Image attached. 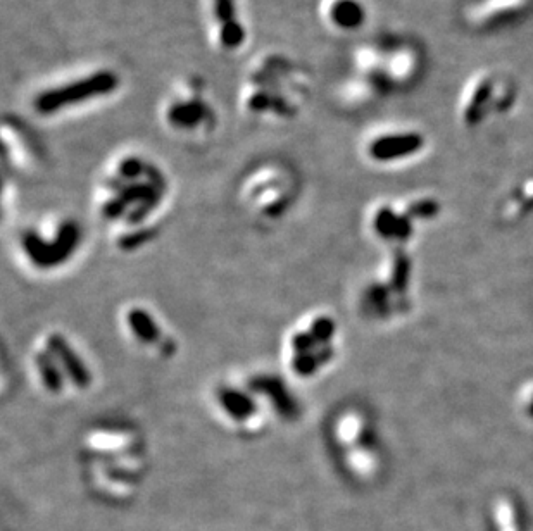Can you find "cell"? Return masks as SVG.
Returning <instances> with one entry per match:
<instances>
[{
    "instance_id": "1",
    "label": "cell",
    "mask_w": 533,
    "mask_h": 531,
    "mask_svg": "<svg viewBox=\"0 0 533 531\" xmlns=\"http://www.w3.org/2000/svg\"><path fill=\"white\" fill-rule=\"evenodd\" d=\"M120 78L113 71H99L94 75L68 83L63 87L52 88L35 99V109L40 114H51L61 111L64 107L75 106L83 100L111 94L118 88Z\"/></svg>"
},
{
    "instance_id": "2",
    "label": "cell",
    "mask_w": 533,
    "mask_h": 531,
    "mask_svg": "<svg viewBox=\"0 0 533 531\" xmlns=\"http://www.w3.org/2000/svg\"><path fill=\"white\" fill-rule=\"evenodd\" d=\"M78 240H80V230L76 223H64L57 232L56 242L52 244H45L44 238H40V235L35 232L25 233L23 249H25L26 256L30 257L37 266L51 268V266L64 263L73 254Z\"/></svg>"
},
{
    "instance_id": "3",
    "label": "cell",
    "mask_w": 533,
    "mask_h": 531,
    "mask_svg": "<svg viewBox=\"0 0 533 531\" xmlns=\"http://www.w3.org/2000/svg\"><path fill=\"white\" fill-rule=\"evenodd\" d=\"M423 138L418 133H397V135H383L370 144V156L377 161H394L399 157L414 154L421 149Z\"/></svg>"
},
{
    "instance_id": "4",
    "label": "cell",
    "mask_w": 533,
    "mask_h": 531,
    "mask_svg": "<svg viewBox=\"0 0 533 531\" xmlns=\"http://www.w3.org/2000/svg\"><path fill=\"white\" fill-rule=\"evenodd\" d=\"M49 352L56 357L59 363L63 364V369L68 373L69 380L75 383L78 388H87L92 382V376L88 371L87 366L83 364L82 359L76 356L75 350L71 349V345L64 340L63 335L54 333L49 337L47 342Z\"/></svg>"
},
{
    "instance_id": "5",
    "label": "cell",
    "mask_w": 533,
    "mask_h": 531,
    "mask_svg": "<svg viewBox=\"0 0 533 531\" xmlns=\"http://www.w3.org/2000/svg\"><path fill=\"white\" fill-rule=\"evenodd\" d=\"M251 387L259 394L268 395L275 406V411H278V414L283 418L294 419L299 416L297 402L289 394L285 385L275 376H258L256 380H252Z\"/></svg>"
},
{
    "instance_id": "6",
    "label": "cell",
    "mask_w": 533,
    "mask_h": 531,
    "mask_svg": "<svg viewBox=\"0 0 533 531\" xmlns=\"http://www.w3.org/2000/svg\"><path fill=\"white\" fill-rule=\"evenodd\" d=\"M218 402L223 407V411L230 418L237 419V421H245V419L251 418L252 414L256 413V409H258L251 395L228 387L218 390Z\"/></svg>"
},
{
    "instance_id": "7",
    "label": "cell",
    "mask_w": 533,
    "mask_h": 531,
    "mask_svg": "<svg viewBox=\"0 0 533 531\" xmlns=\"http://www.w3.org/2000/svg\"><path fill=\"white\" fill-rule=\"evenodd\" d=\"M492 83L489 76H478L471 82L470 90L465 95V102L461 106V114L466 119V123H475L480 116V109L489 99Z\"/></svg>"
},
{
    "instance_id": "8",
    "label": "cell",
    "mask_w": 533,
    "mask_h": 531,
    "mask_svg": "<svg viewBox=\"0 0 533 531\" xmlns=\"http://www.w3.org/2000/svg\"><path fill=\"white\" fill-rule=\"evenodd\" d=\"M330 18L339 28L354 30L363 25L364 9L358 0H335L330 9Z\"/></svg>"
},
{
    "instance_id": "9",
    "label": "cell",
    "mask_w": 533,
    "mask_h": 531,
    "mask_svg": "<svg viewBox=\"0 0 533 531\" xmlns=\"http://www.w3.org/2000/svg\"><path fill=\"white\" fill-rule=\"evenodd\" d=\"M377 232L385 238H406L411 233L408 218L396 216L390 209H382L375 218Z\"/></svg>"
},
{
    "instance_id": "10",
    "label": "cell",
    "mask_w": 533,
    "mask_h": 531,
    "mask_svg": "<svg viewBox=\"0 0 533 531\" xmlns=\"http://www.w3.org/2000/svg\"><path fill=\"white\" fill-rule=\"evenodd\" d=\"M118 197L125 200L128 206L138 204H159L161 200V188L149 183H130L118 192Z\"/></svg>"
},
{
    "instance_id": "11",
    "label": "cell",
    "mask_w": 533,
    "mask_h": 531,
    "mask_svg": "<svg viewBox=\"0 0 533 531\" xmlns=\"http://www.w3.org/2000/svg\"><path fill=\"white\" fill-rule=\"evenodd\" d=\"M204 114H206V109L201 102H187V104L178 102L171 107L168 119L171 125L178 126V128H194L204 119Z\"/></svg>"
},
{
    "instance_id": "12",
    "label": "cell",
    "mask_w": 533,
    "mask_h": 531,
    "mask_svg": "<svg viewBox=\"0 0 533 531\" xmlns=\"http://www.w3.org/2000/svg\"><path fill=\"white\" fill-rule=\"evenodd\" d=\"M128 325L135 333V337L140 338L145 344H154L159 340V328L151 314L145 313L144 309H133L128 314Z\"/></svg>"
},
{
    "instance_id": "13",
    "label": "cell",
    "mask_w": 533,
    "mask_h": 531,
    "mask_svg": "<svg viewBox=\"0 0 533 531\" xmlns=\"http://www.w3.org/2000/svg\"><path fill=\"white\" fill-rule=\"evenodd\" d=\"M38 371L42 376L45 388L52 394H59L63 390V373L57 368L56 357L51 352H40L37 356Z\"/></svg>"
},
{
    "instance_id": "14",
    "label": "cell",
    "mask_w": 533,
    "mask_h": 531,
    "mask_svg": "<svg viewBox=\"0 0 533 531\" xmlns=\"http://www.w3.org/2000/svg\"><path fill=\"white\" fill-rule=\"evenodd\" d=\"M220 40L221 44L225 45L226 49H237L240 45L244 44L245 32L242 25L239 21H230V23H225L221 25L220 30Z\"/></svg>"
},
{
    "instance_id": "15",
    "label": "cell",
    "mask_w": 533,
    "mask_h": 531,
    "mask_svg": "<svg viewBox=\"0 0 533 531\" xmlns=\"http://www.w3.org/2000/svg\"><path fill=\"white\" fill-rule=\"evenodd\" d=\"M320 359L316 357L314 352H309V354H297V356L292 359V368H294L295 373L301 376L313 375L316 369L320 368Z\"/></svg>"
},
{
    "instance_id": "16",
    "label": "cell",
    "mask_w": 533,
    "mask_h": 531,
    "mask_svg": "<svg viewBox=\"0 0 533 531\" xmlns=\"http://www.w3.org/2000/svg\"><path fill=\"white\" fill-rule=\"evenodd\" d=\"M309 333L316 338L318 344L328 345L333 338V333H335V323L330 318L316 319Z\"/></svg>"
},
{
    "instance_id": "17",
    "label": "cell",
    "mask_w": 533,
    "mask_h": 531,
    "mask_svg": "<svg viewBox=\"0 0 533 531\" xmlns=\"http://www.w3.org/2000/svg\"><path fill=\"white\" fill-rule=\"evenodd\" d=\"M409 263L406 257L397 256L396 264H394V276H392V285L397 290H404L406 283H408Z\"/></svg>"
},
{
    "instance_id": "18",
    "label": "cell",
    "mask_w": 533,
    "mask_h": 531,
    "mask_svg": "<svg viewBox=\"0 0 533 531\" xmlns=\"http://www.w3.org/2000/svg\"><path fill=\"white\" fill-rule=\"evenodd\" d=\"M214 14L220 25L235 21V2L233 0H214Z\"/></svg>"
},
{
    "instance_id": "19",
    "label": "cell",
    "mask_w": 533,
    "mask_h": 531,
    "mask_svg": "<svg viewBox=\"0 0 533 531\" xmlns=\"http://www.w3.org/2000/svg\"><path fill=\"white\" fill-rule=\"evenodd\" d=\"M145 166L140 159H137V157H128V159H125L123 163L120 164V176L121 178H125V180H133V178H137V176L142 175V173H145Z\"/></svg>"
},
{
    "instance_id": "20",
    "label": "cell",
    "mask_w": 533,
    "mask_h": 531,
    "mask_svg": "<svg viewBox=\"0 0 533 531\" xmlns=\"http://www.w3.org/2000/svg\"><path fill=\"white\" fill-rule=\"evenodd\" d=\"M154 232L152 230H140V232L132 233V235H126V237L121 238L120 247L123 250H135L144 245L145 242L151 240Z\"/></svg>"
},
{
    "instance_id": "21",
    "label": "cell",
    "mask_w": 533,
    "mask_h": 531,
    "mask_svg": "<svg viewBox=\"0 0 533 531\" xmlns=\"http://www.w3.org/2000/svg\"><path fill=\"white\" fill-rule=\"evenodd\" d=\"M292 345L297 350V354H309V352L318 349L320 344L316 342V338L311 333H297L292 340Z\"/></svg>"
},
{
    "instance_id": "22",
    "label": "cell",
    "mask_w": 533,
    "mask_h": 531,
    "mask_svg": "<svg viewBox=\"0 0 533 531\" xmlns=\"http://www.w3.org/2000/svg\"><path fill=\"white\" fill-rule=\"evenodd\" d=\"M435 213H437V204L432 202V200H421V202H416V204L409 207V214L418 216V218H428V216H433Z\"/></svg>"
},
{
    "instance_id": "23",
    "label": "cell",
    "mask_w": 533,
    "mask_h": 531,
    "mask_svg": "<svg viewBox=\"0 0 533 531\" xmlns=\"http://www.w3.org/2000/svg\"><path fill=\"white\" fill-rule=\"evenodd\" d=\"M126 209H128V204L121 197H116V199L109 200L106 206H104V216L107 219H116L120 218L125 214Z\"/></svg>"
},
{
    "instance_id": "24",
    "label": "cell",
    "mask_w": 533,
    "mask_h": 531,
    "mask_svg": "<svg viewBox=\"0 0 533 531\" xmlns=\"http://www.w3.org/2000/svg\"><path fill=\"white\" fill-rule=\"evenodd\" d=\"M532 414H533V404H532Z\"/></svg>"
}]
</instances>
